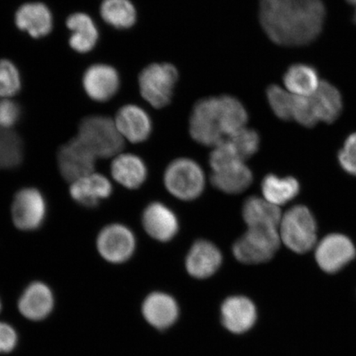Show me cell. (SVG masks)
Segmentation results:
<instances>
[{"mask_svg": "<svg viewBox=\"0 0 356 356\" xmlns=\"http://www.w3.org/2000/svg\"><path fill=\"white\" fill-rule=\"evenodd\" d=\"M326 7L322 0H260L259 19L271 42L306 46L322 33Z\"/></svg>", "mask_w": 356, "mask_h": 356, "instance_id": "cell-1", "label": "cell"}, {"mask_svg": "<svg viewBox=\"0 0 356 356\" xmlns=\"http://www.w3.org/2000/svg\"><path fill=\"white\" fill-rule=\"evenodd\" d=\"M248 121V111L236 97H207L199 100L191 111L190 135L200 145L215 147L246 127Z\"/></svg>", "mask_w": 356, "mask_h": 356, "instance_id": "cell-2", "label": "cell"}, {"mask_svg": "<svg viewBox=\"0 0 356 356\" xmlns=\"http://www.w3.org/2000/svg\"><path fill=\"white\" fill-rule=\"evenodd\" d=\"M77 137L97 159L115 157L121 154L124 139L113 119L104 115H90L79 124Z\"/></svg>", "mask_w": 356, "mask_h": 356, "instance_id": "cell-3", "label": "cell"}, {"mask_svg": "<svg viewBox=\"0 0 356 356\" xmlns=\"http://www.w3.org/2000/svg\"><path fill=\"white\" fill-rule=\"evenodd\" d=\"M280 240L291 251L305 253L317 241V224L308 208L296 206L282 216L279 225Z\"/></svg>", "mask_w": 356, "mask_h": 356, "instance_id": "cell-4", "label": "cell"}, {"mask_svg": "<svg viewBox=\"0 0 356 356\" xmlns=\"http://www.w3.org/2000/svg\"><path fill=\"white\" fill-rule=\"evenodd\" d=\"M280 243L279 229L248 228L234 243L232 251L236 259L241 264H261L273 259Z\"/></svg>", "mask_w": 356, "mask_h": 356, "instance_id": "cell-5", "label": "cell"}, {"mask_svg": "<svg viewBox=\"0 0 356 356\" xmlns=\"http://www.w3.org/2000/svg\"><path fill=\"white\" fill-rule=\"evenodd\" d=\"M164 185L173 197L191 202L203 193L206 177L202 167L188 158L173 160L164 173Z\"/></svg>", "mask_w": 356, "mask_h": 356, "instance_id": "cell-6", "label": "cell"}, {"mask_svg": "<svg viewBox=\"0 0 356 356\" xmlns=\"http://www.w3.org/2000/svg\"><path fill=\"white\" fill-rule=\"evenodd\" d=\"M179 73L176 67L169 63L151 64L141 71L139 86L141 96L160 109L170 104Z\"/></svg>", "mask_w": 356, "mask_h": 356, "instance_id": "cell-7", "label": "cell"}, {"mask_svg": "<svg viewBox=\"0 0 356 356\" xmlns=\"http://www.w3.org/2000/svg\"><path fill=\"white\" fill-rule=\"evenodd\" d=\"M47 204L43 194L35 188L20 189L11 206L13 225L22 231L37 230L46 220Z\"/></svg>", "mask_w": 356, "mask_h": 356, "instance_id": "cell-8", "label": "cell"}, {"mask_svg": "<svg viewBox=\"0 0 356 356\" xmlns=\"http://www.w3.org/2000/svg\"><path fill=\"white\" fill-rule=\"evenodd\" d=\"M97 249L100 256L113 264H122L131 259L136 251V239L133 231L122 224L104 227L97 235Z\"/></svg>", "mask_w": 356, "mask_h": 356, "instance_id": "cell-9", "label": "cell"}, {"mask_svg": "<svg viewBox=\"0 0 356 356\" xmlns=\"http://www.w3.org/2000/svg\"><path fill=\"white\" fill-rule=\"evenodd\" d=\"M96 160V156L78 137L62 145L57 154L60 175L70 184L95 172Z\"/></svg>", "mask_w": 356, "mask_h": 356, "instance_id": "cell-10", "label": "cell"}, {"mask_svg": "<svg viewBox=\"0 0 356 356\" xmlns=\"http://www.w3.org/2000/svg\"><path fill=\"white\" fill-rule=\"evenodd\" d=\"M356 254L353 242L342 234L325 237L316 248L315 257L320 268L335 273L353 260Z\"/></svg>", "mask_w": 356, "mask_h": 356, "instance_id": "cell-11", "label": "cell"}, {"mask_svg": "<svg viewBox=\"0 0 356 356\" xmlns=\"http://www.w3.org/2000/svg\"><path fill=\"white\" fill-rule=\"evenodd\" d=\"M220 318L227 331L241 335L254 327L257 320V307L246 296H229L222 302Z\"/></svg>", "mask_w": 356, "mask_h": 356, "instance_id": "cell-12", "label": "cell"}, {"mask_svg": "<svg viewBox=\"0 0 356 356\" xmlns=\"http://www.w3.org/2000/svg\"><path fill=\"white\" fill-rule=\"evenodd\" d=\"M222 253L213 243L200 239L191 246L186 258V269L191 277L203 280L211 277L222 265Z\"/></svg>", "mask_w": 356, "mask_h": 356, "instance_id": "cell-13", "label": "cell"}, {"mask_svg": "<svg viewBox=\"0 0 356 356\" xmlns=\"http://www.w3.org/2000/svg\"><path fill=\"white\" fill-rule=\"evenodd\" d=\"M142 225L151 238L163 243L170 241L179 230L176 213L161 202L147 206L142 215Z\"/></svg>", "mask_w": 356, "mask_h": 356, "instance_id": "cell-14", "label": "cell"}, {"mask_svg": "<svg viewBox=\"0 0 356 356\" xmlns=\"http://www.w3.org/2000/svg\"><path fill=\"white\" fill-rule=\"evenodd\" d=\"M179 312L175 298L164 292L151 293L142 305V314L146 322L158 330L172 327L177 321Z\"/></svg>", "mask_w": 356, "mask_h": 356, "instance_id": "cell-15", "label": "cell"}, {"mask_svg": "<svg viewBox=\"0 0 356 356\" xmlns=\"http://www.w3.org/2000/svg\"><path fill=\"white\" fill-rule=\"evenodd\" d=\"M84 90L91 99L106 102L118 92L120 78L118 71L108 65H93L83 78Z\"/></svg>", "mask_w": 356, "mask_h": 356, "instance_id": "cell-16", "label": "cell"}, {"mask_svg": "<svg viewBox=\"0 0 356 356\" xmlns=\"http://www.w3.org/2000/svg\"><path fill=\"white\" fill-rule=\"evenodd\" d=\"M115 126L124 140L131 143H142L152 132V122L148 113L136 105H126L118 111Z\"/></svg>", "mask_w": 356, "mask_h": 356, "instance_id": "cell-17", "label": "cell"}, {"mask_svg": "<svg viewBox=\"0 0 356 356\" xmlns=\"http://www.w3.org/2000/svg\"><path fill=\"white\" fill-rule=\"evenodd\" d=\"M113 191V185L108 177L92 172L72 182L70 194L80 206L95 208L102 200L108 198Z\"/></svg>", "mask_w": 356, "mask_h": 356, "instance_id": "cell-18", "label": "cell"}, {"mask_svg": "<svg viewBox=\"0 0 356 356\" xmlns=\"http://www.w3.org/2000/svg\"><path fill=\"white\" fill-rule=\"evenodd\" d=\"M54 307V296L47 284L31 283L22 293L19 301L20 313L26 318L40 321L46 318Z\"/></svg>", "mask_w": 356, "mask_h": 356, "instance_id": "cell-19", "label": "cell"}, {"mask_svg": "<svg viewBox=\"0 0 356 356\" xmlns=\"http://www.w3.org/2000/svg\"><path fill=\"white\" fill-rule=\"evenodd\" d=\"M312 111L317 122H336L343 109V99L338 89L326 80H321L314 95L309 96Z\"/></svg>", "mask_w": 356, "mask_h": 356, "instance_id": "cell-20", "label": "cell"}, {"mask_svg": "<svg viewBox=\"0 0 356 356\" xmlns=\"http://www.w3.org/2000/svg\"><path fill=\"white\" fill-rule=\"evenodd\" d=\"M15 22L17 28L34 38L46 37L53 28L51 12L42 3L22 6L16 13Z\"/></svg>", "mask_w": 356, "mask_h": 356, "instance_id": "cell-21", "label": "cell"}, {"mask_svg": "<svg viewBox=\"0 0 356 356\" xmlns=\"http://www.w3.org/2000/svg\"><path fill=\"white\" fill-rule=\"evenodd\" d=\"M113 179L128 189H137L145 184L147 167L139 156L132 154H120L115 156L111 165Z\"/></svg>", "mask_w": 356, "mask_h": 356, "instance_id": "cell-22", "label": "cell"}, {"mask_svg": "<svg viewBox=\"0 0 356 356\" xmlns=\"http://www.w3.org/2000/svg\"><path fill=\"white\" fill-rule=\"evenodd\" d=\"M211 180L218 190L227 194H240L251 186L253 175L245 162L238 161L213 171Z\"/></svg>", "mask_w": 356, "mask_h": 356, "instance_id": "cell-23", "label": "cell"}, {"mask_svg": "<svg viewBox=\"0 0 356 356\" xmlns=\"http://www.w3.org/2000/svg\"><path fill=\"white\" fill-rule=\"evenodd\" d=\"M242 213L248 228L279 229L282 218L280 207L264 197H248L245 200Z\"/></svg>", "mask_w": 356, "mask_h": 356, "instance_id": "cell-24", "label": "cell"}, {"mask_svg": "<svg viewBox=\"0 0 356 356\" xmlns=\"http://www.w3.org/2000/svg\"><path fill=\"white\" fill-rule=\"evenodd\" d=\"M71 31L70 44L79 53L91 51L99 40V30L90 16L83 13L71 15L66 21Z\"/></svg>", "mask_w": 356, "mask_h": 356, "instance_id": "cell-25", "label": "cell"}, {"mask_svg": "<svg viewBox=\"0 0 356 356\" xmlns=\"http://www.w3.org/2000/svg\"><path fill=\"white\" fill-rule=\"evenodd\" d=\"M283 82L287 91L293 95L309 97L317 91L321 80L317 70L307 64H295L289 67Z\"/></svg>", "mask_w": 356, "mask_h": 356, "instance_id": "cell-26", "label": "cell"}, {"mask_svg": "<svg viewBox=\"0 0 356 356\" xmlns=\"http://www.w3.org/2000/svg\"><path fill=\"white\" fill-rule=\"evenodd\" d=\"M264 198L275 206H282L296 197L300 193L299 182L292 177H280L268 175L261 182Z\"/></svg>", "mask_w": 356, "mask_h": 356, "instance_id": "cell-27", "label": "cell"}, {"mask_svg": "<svg viewBox=\"0 0 356 356\" xmlns=\"http://www.w3.org/2000/svg\"><path fill=\"white\" fill-rule=\"evenodd\" d=\"M102 19L118 29H127L136 24L137 13L130 0H104L100 8Z\"/></svg>", "mask_w": 356, "mask_h": 356, "instance_id": "cell-28", "label": "cell"}, {"mask_svg": "<svg viewBox=\"0 0 356 356\" xmlns=\"http://www.w3.org/2000/svg\"><path fill=\"white\" fill-rule=\"evenodd\" d=\"M24 144L19 135L0 127V168L13 169L20 166L24 160Z\"/></svg>", "mask_w": 356, "mask_h": 356, "instance_id": "cell-29", "label": "cell"}, {"mask_svg": "<svg viewBox=\"0 0 356 356\" xmlns=\"http://www.w3.org/2000/svg\"><path fill=\"white\" fill-rule=\"evenodd\" d=\"M267 101L271 110L283 121L292 120L293 95L282 87L273 84L266 89Z\"/></svg>", "mask_w": 356, "mask_h": 356, "instance_id": "cell-30", "label": "cell"}, {"mask_svg": "<svg viewBox=\"0 0 356 356\" xmlns=\"http://www.w3.org/2000/svg\"><path fill=\"white\" fill-rule=\"evenodd\" d=\"M227 140L234 145L243 161L254 155L260 146L259 134L247 127L236 132Z\"/></svg>", "mask_w": 356, "mask_h": 356, "instance_id": "cell-31", "label": "cell"}, {"mask_svg": "<svg viewBox=\"0 0 356 356\" xmlns=\"http://www.w3.org/2000/svg\"><path fill=\"white\" fill-rule=\"evenodd\" d=\"M21 78L15 64L8 60H0V97L10 99L19 92Z\"/></svg>", "mask_w": 356, "mask_h": 356, "instance_id": "cell-32", "label": "cell"}, {"mask_svg": "<svg viewBox=\"0 0 356 356\" xmlns=\"http://www.w3.org/2000/svg\"><path fill=\"white\" fill-rule=\"evenodd\" d=\"M213 148L210 156V166L212 171L218 170V169L229 165L231 163L243 161L234 145L227 139Z\"/></svg>", "mask_w": 356, "mask_h": 356, "instance_id": "cell-33", "label": "cell"}, {"mask_svg": "<svg viewBox=\"0 0 356 356\" xmlns=\"http://www.w3.org/2000/svg\"><path fill=\"white\" fill-rule=\"evenodd\" d=\"M338 159L346 172L356 176V132L347 137L343 149L338 154Z\"/></svg>", "mask_w": 356, "mask_h": 356, "instance_id": "cell-34", "label": "cell"}, {"mask_svg": "<svg viewBox=\"0 0 356 356\" xmlns=\"http://www.w3.org/2000/svg\"><path fill=\"white\" fill-rule=\"evenodd\" d=\"M21 115L20 106L10 99L0 100V127L12 129L19 122Z\"/></svg>", "mask_w": 356, "mask_h": 356, "instance_id": "cell-35", "label": "cell"}, {"mask_svg": "<svg viewBox=\"0 0 356 356\" xmlns=\"http://www.w3.org/2000/svg\"><path fill=\"white\" fill-rule=\"evenodd\" d=\"M17 333L10 325L0 323V353H7L15 348Z\"/></svg>", "mask_w": 356, "mask_h": 356, "instance_id": "cell-36", "label": "cell"}, {"mask_svg": "<svg viewBox=\"0 0 356 356\" xmlns=\"http://www.w3.org/2000/svg\"><path fill=\"white\" fill-rule=\"evenodd\" d=\"M346 1L351 4V6H354L356 7V0H346Z\"/></svg>", "mask_w": 356, "mask_h": 356, "instance_id": "cell-37", "label": "cell"}, {"mask_svg": "<svg viewBox=\"0 0 356 356\" xmlns=\"http://www.w3.org/2000/svg\"><path fill=\"white\" fill-rule=\"evenodd\" d=\"M353 22L356 24V10L355 11L354 16H353Z\"/></svg>", "mask_w": 356, "mask_h": 356, "instance_id": "cell-38", "label": "cell"}, {"mask_svg": "<svg viewBox=\"0 0 356 356\" xmlns=\"http://www.w3.org/2000/svg\"><path fill=\"white\" fill-rule=\"evenodd\" d=\"M0 311H1V301H0Z\"/></svg>", "mask_w": 356, "mask_h": 356, "instance_id": "cell-39", "label": "cell"}]
</instances>
